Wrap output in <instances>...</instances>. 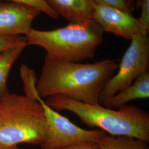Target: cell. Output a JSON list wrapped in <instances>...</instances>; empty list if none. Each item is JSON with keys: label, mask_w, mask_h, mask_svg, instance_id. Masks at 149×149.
Returning a JSON list of instances; mask_svg holds the SVG:
<instances>
[{"label": "cell", "mask_w": 149, "mask_h": 149, "mask_svg": "<svg viewBox=\"0 0 149 149\" xmlns=\"http://www.w3.org/2000/svg\"><path fill=\"white\" fill-rule=\"evenodd\" d=\"M118 68L117 62L112 59L84 64L46 55L36 89L43 99L60 95L85 103L100 104L101 92Z\"/></svg>", "instance_id": "1"}, {"label": "cell", "mask_w": 149, "mask_h": 149, "mask_svg": "<svg viewBox=\"0 0 149 149\" xmlns=\"http://www.w3.org/2000/svg\"><path fill=\"white\" fill-rule=\"evenodd\" d=\"M57 112L69 111L91 128H98L112 136H129L149 143V114L138 107L126 104L115 110L74 101L63 96L45 98Z\"/></svg>", "instance_id": "2"}, {"label": "cell", "mask_w": 149, "mask_h": 149, "mask_svg": "<svg viewBox=\"0 0 149 149\" xmlns=\"http://www.w3.org/2000/svg\"><path fill=\"white\" fill-rule=\"evenodd\" d=\"M103 31L92 19L70 23L52 31L32 28L25 36L27 45L43 48L49 56L74 63L93 59L103 41Z\"/></svg>", "instance_id": "3"}, {"label": "cell", "mask_w": 149, "mask_h": 149, "mask_svg": "<svg viewBox=\"0 0 149 149\" xmlns=\"http://www.w3.org/2000/svg\"><path fill=\"white\" fill-rule=\"evenodd\" d=\"M47 125L43 107L37 100L10 92L0 99V145L41 146Z\"/></svg>", "instance_id": "4"}, {"label": "cell", "mask_w": 149, "mask_h": 149, "mask_svg": "<svg viewBox=\"0 0 149 149\" xmlns=\"http://www.w3.org/2000/svg\"><path fill=\"white\" fill-rule=\"evenodd\" d=\"M124 54L118 72L108 81L100 98V104L131 85L141 74L149 71V39L148 35L138 34L130 40Z\"/></svg>", "instance_id": "5"}, {"label": "cell", "mask_w": 149, "mask_h": 149, "mask_svg": "<svg viewBox=\"0 0 149 149\" xmlns=\"http://www.w3.org/2000/svg\"><path fill=\"white\" fill-rule=\"evenodd\" d=\"M33 98L43 107L47 120V133L42 149H56L83 141H96L105 134L98 129H85L71 122L59 112L55 111L36 93Z\"/></svg>", "instance_id": "6"}, {"label": "cell", "mask_w": 149, "mask_h": 149, "mask_svg": "<svg viewBox=\"0 0 149 149\" xmlns=\"http://www.w3.org/2000/svg\"><path fill=\"white\" fill-rule=\"evenodd\" d=\"M93 20L103 32L130 40L134 36L144 33L138 18L133 14L119 8L95 4L92 16Z\"/></svg>", "instance_id": "7"}, {"label": "cell", "mask_w": 149, "mask_h": 149, "mask_svg": "<svg viewBox=\"0 0 149 149\" xmlns=\"http://www.w3.org/2000/svg\"><path fill=\"white\" fill-rule=\"evenodd\" d=\"M40 13L29 6L0 0V36H26Z\"/></svg>", "instance_id": "8"}, {"label": "cell", "mask_w": 149, "mask_h": 149, "mask_svg": "<svg viewBox=\"0 0 149 149\" xmlns=\"http://www.w3.org/2000/svg\"><path fill=\"white\" fill-rule=\"evenodd\" d=\"M58 16L70 23L92 19L95 3L92 0H45Z\"/></svg>", "instance_id": "9"}, {"label": "cell", "mask_w": 149, "mask_h": 149, "mask_svg": "<svg viewBox=\"0 0 149 149\" xmlns=\"http://www.w3.org/2000/svg\"><path fill=\"white\" fill-rule=\"evenodd\" d=\"M149 98V72L141 74L131 85L102 102L108 108H119L129 102Z\"/></svg>", "instance_id": "10"}, {"label": "cell", "mask_w": 149, "mask_h": 149, "mask_svg": "<svg viewBox=\"0 0 149 149\" xmlns=\"http://www.w3.org/2000/svg\"><path fill=\"white\" fill-rule=\"evenodd\" d=\"M26 43L7 49L0 53V99L8 92L7 81L13 64L27 47Z\"/></svg>", "instance_id": "11"}, {"label": "cell", "mask_w": 149, "mask_h": 149, "mask_svg": "<svg viewBox=\"0 0 149 149\" xmlns=\"http://www.w3.org/2000/svg\"><path fill=\"white\" fill-rule=\"evenodd\" d=\"M100 149H149L143 140L129 136H112L106 134L97 140Z\"/></svg>", "instance_id": "12"}, {"label": "cell", "mask_w": 149, "mask_h": 149, "mask_svg": "<svg viewBox=\"0 0 149 149\" xmlns=\"http://www.w3.org/2000/svg\"><path fill=\"white\" fill-rule=\"evenodd\" d=\"M19 3L34 8L43 12L53 19H57L59 16L48 5L45 0H1Z\"/></svg>", "instance_id": "13"}, {"label": "cell", "mask_w": 149, "mask_h": 149, "mask_svg": "<svg viewBox=\"0 0 149 149\" xmlns=\"http://www.w3.org/2000/svg\"><path fill=\"white\" fill-rule=\"evenodd\" d=\"M24 43L27 44L26 40L22 36H0V53L7 49Z\"/></svg>", "instance_id": "14"}, {"label": "cell", "mask_w": 149, "mask_h": 149, "mask_svg": "<svg viewBox=\"0 0 149 149\" xmlns=\"http://www.w3.org/2000/svg\"><path fill=\"white\" fill-rule=\"evenodd\" d=\"M140 8L141 14L138 20L144 33L148 35L149 32V0H142Z\"/></svg>", "instance_id": "15"}, {"label": "cell", "mask_w": 149, "mask_h": 149, "mask_svg": "<svg viewBox=\"0 0 149 149\" xmlns=\"http://www.w3.org/2000/svg\"><path fill=\"white\" fill-rule=\"evenodd\" d=\"M92 1L95 4L115 7L133 14V12L130 10V8L128 6V3L126 0H92Z\"/></svg>", "instance_id": "16"}, {"label": "cell", "mask_w": 149, "mask_h": 149, "mask_svg": "<svg viewBox=\"0 0 149 149\" xmlns=\"http://www.w3.org/2000/svg\"><path fill=\"white\" fill-rule=\"evenodd\" d=\"M56 149H100L96 141H83Z\"/></svg>", "instance_id": "17"}, {"label": "cell", "mask_w": 149, "mask_h": 149, "mask_svg": "<svg viewBox=\"0 0 149 149\" xmlns=\"http://www.w3.org/2000/svg\"><path fill=\"white\" fill-rule=\"evenodd\" d=\"M128 6L130 8V10L133 12L135 9V1L136 0H126Z\"/></svg>", "instance_id": "18"}, {"label": "cell", "mask_w": 149, "mask_h": 149, "mask_svg": "<svg viewBox=\"0 0 149 149\" xmlns=\"http://www.w3.org/2000/svg\"><path fill=\"white\" fill-rule=\"evenodd\" d=\"M0 149H19L18 146H6L0 145Z\"/></svg>", "instance_id": "19"}, {"label": "cell", "mask_w": 149, "mask_h": 149, "mask_svg": "<svg viewBox=\"0 0 149 149\" xmlns=\"http://www.w3.org/2000/svg\"><path fill=\"white\" fill-rule=\"evenodd\" d=\"M141 2H142V0H136V1H135V7L136 8H138V9L140 8Z\"/></svg>", "instance_id": "20"}]
</instances>
